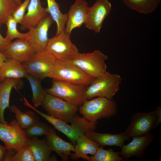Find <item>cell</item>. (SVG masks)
<instances>
[{
    "label": "cell",
    "mask_w": 161,
    "mask_h": 161,
    "mask_svg": "<svg viewBox=\"0 0 161 161\" xmlns=\"http://www.w3.org/2000/svg\"><path fill=\"white\" fill-rule=\"evenodd\" d=\"M161 122V108L148 112H137L131 117V122L124 132L129 137L143 135L150 133Z\"/></svg>",
    "instance_id": "cell-5"
},
{
    "label": "cell",
    "mask_w": 161,
    "mask_h": 161,
    "mask_svg": "<svg viewBox=\"0 0 161 161\" xmlns=\"http://www.w3.org/2000/svg\"><path fill=\"white\" fill-rule=\"evenodd\" d=\"M10 42L6 40L0 33V50L2 52L6 45Z\"/></svg>",
    "instance_id": "cell-34"
},
{
    "label": "cell",
    "mask_w": 161,
    "mask_h": 161,
    "mask_svg": "<svg viewBox=\"0 0 161 161\" xmlns=\"http://www.w3.org/2000/svg\"><path fill=\"white\" fill-rule=\"evenodd\" d=\"M30 0H25L14 11L12 16L17 24H21Z\"/></svg>",
    "instance_id": "cell-33"
},
{
    "label": "cell",
    "mask_w": 161,
    "mask_h": 161,
    "mask_svg": "<svg viewBox=\"0 0 161 161\" xmlns=\"http://www.w3.org/2000/svg\"><path fill=\"white\" fill-rule=\"evenodd\" d=\"M51 87L46 89L52 95L80 107L87 99L86 91L87 86L52 79Z\"/></svg>",
    "instance_id": "cell-4"
},
{
    "label": "cell",
    "mask_w": 161,
    "mask_h": 161,
    "mask_svg": "<svg viewBox=\"0 0 161 161\" xmlns=\"http://www.w3.org/2000/svg\"><path fill=\"white\" fill-rule=\"evenodd\" d=\"M27 106L44 118L55 129L64 134L75 145L81 134H85L88 131L94 130L96 128L97 123L89 121L77 115L73 118L70 123L71 125H69L63 121L41 112L30 103Z\"/></svg>",
    "instance_id": "cell-1"
},
{
    "label": "cell",
    "mask_w": 161,
    "mask_h": 161,
    "mask_svg": "<svg viewBox=\"0 0 161 161\" xmlns=\"http://www.w3.org/2000/svg\"><path fill=\"white\" fill-rule=\"evenodd\" d=\"M108 56L98 50L90 53L78 52L65 59L78 67L83 72L94 78L103 77L110 73L105 62Z\"/></svg>",
    "instance_id": "cell-2"
},
{
    "label": "cell",
    "mask_w": 161,
    "mask_h": 161,
    "mask_svg": "<svg viewBox=\"0 0 161 161\" xmlns=\"http://www.w3.org/2000/svg\"><path fill=\"white\" fill-rule=\"evenodd\" d=\"M7 26V31L4 38L8 42H10L15 38L28 41L29 36L27 33H22L19 32L17 28V23L12 15L8 18L5 22Z\"/></svg>",
    "instance_id": "cell-30"
},
{
    "label": "cell",
    "mask_w": 161,
    "mask_h": 161,
    "mask_svg": "<svg viewBox=\"0 0 161 161\" xmlns=\"http://www.w3.org/2000/svg\"><path fill=\"white\" fill-rule=\"evenodd\" d=\"M52 78L88 86L95 78L87 74L76 65L64 59L56 60Z\"/></svg>",
    "instance_id": "cell-6"
},
{
    "label": "cell",
    "mask_w": 161,
    "mask_h": 161,
    "mask_svg": "<svg viewBox=\"0 0 161 161\" xmlns=\"http://www.w3.org/2000/svg\"><path fill=\"white\" fill-rule=\"evenodd\" d=\"M0 140L7 150H16L27 146L29 139L24 130L13 119L6 124L0 123Z\"/></svg>",
    "instance_id": "cell-10"
},
{
    "label": "cell",
    "mask_w": 161,
    "mask_h": 161,
    "mask_svg": "<svg viewBox=\"0 0 161 161\" xmlns=\"http://www.w3.org/2000/svg\"><path fill=\"white\" fill-rule=\"evenodd\" d=\"M7 59L4 55L0 50V68Z\"/></svg>",
    "instance_id": "cell-36"
},
{
    "label": "cell",
    "mask_w": 161,
    "mask_h": 161,
    "mask_svg": "<svg viewBox=\"0 0 161 161\" xmlns=\"http://www.w3.org/2000/svg\"><path fill=\"white\" fill-rule=\"evenodd\" d=\"M49 126L40 120L24 130L27 136L29 139L37 137L44 135L46 136L49 132Z\"/></svg>",
    "instance_id": "cell-32"
},
{
    "label": "cell",
    "mask_w": 161,
    "mask_h": 161,
    "mask_svg": "<svg viewBox=\"0 0 161 161\" xmlns=\"http://www.w3.org/2000/svg\"><path fill=\"white\" fill-rule=\"evenodd\" d=\"M27 8V12L21 24L20 29L22 30H29L35 26L48 15L47 8L42 7L40 0H30Z\"/></svg>",
    "instance_id": "cell-17"
},
{
    "label": "cell",
    "mask_w": 161,
    "mask_h": 161,
    "mask_svg": "<svg viewBox=\"0 0 161 161\" xmlns=\"http://www.w3.org/2000/svg\"><path fill=\"white\" fill-rule=\"evenodd\" d=\"M7 149L5 146L0 144V161H3Z\"/></svg>",
    "instance_id": "cell-35"
},
{
    "label": "cell",
    "mask_w": 161,
    "mask_h": 161,
    "mask_svg": "<svg viewBox=\"0 0 161 161\" xmlns=\"http://www.w3.org/2000/svg\"><path fill=\"white\" fill-rule=\"evenodd\" d=\"M122 81L119 75L110 73L104 77L95 78L87 87L86 95L87 100L95 97L112 100L120 89Z\"/></svg>",
    "instance_id": "cell-7"
},
{
    "label": "cell",
    "mask_w": 161,
    "mask_h": 161,
    "mask_svg": "<svg viewBox=\"0 0 161 161\" xmlns=\"http://www.w3.org/2000/svg\"><path fill=\"white\" fill-rule=\"evenodd\" d=\"M46 51L58 60L64 59L77 53L78 50L65 31L62 32L49 39Z\"/></svg>",
    "instance_id": "cell-11"
},
{
    "label": "cell",
    "mask_w": 161,
    "mask_h": 161,
    "mask_svg": "<svg viewBox=\"0 0 161 161\" xmlns=\"http://www.w3.org/2000/svg\"><path fill=\"white\" fill-rule=\"evenodd\" d=\"M19 5L16 0H0V27Z\"/></svg>",
    "instance_id": "cell-31"
},
{
    "label": "cell",
    "mask_w": 161,
    "mask_h": 161,
    "mask_svg": "<svg viewBox=\"0 0 161 161\" xmlns=\"http://www.w3.org/2000/svg\"><path fill=\"white\" fill-rule=\"evenodd\" d=\"M48 115L70 123L77 115L78 107L61 98L47 93L41 105Z\"/></svg>",
    "instance_id": "cell-9"
},
{
    "label": "cell",
    "mask_w": 161,
    "mask_h": 161,
    "mask_svg": "<svg viewBox=\"0 0 161 161\" xmlns=\"http://www.w3.org/2000/svg\"><path fill=\"white\" fill-rule=\"evenodd\" d=\"M131 9L140 13L146 14L157 8L161 0H123Z\"/></svg>",
    "instance_id": "cell-27"
},
{
    "label": "cell",
    "mask_w": 161,
    "mask_h": 161,
    "mask_svg": "<svg viewBox=\"0 0 161 161\" xmlns=\"http://www.w3.org/2000/svg\"><path fill=\"white\" fill-rule=\"evenodd\" d=\"M56 60L52 55L45 50L35 52L22 63L28 73L41 81L46 78H52Z\"/></svg>",
    "instance_id": "cell-8"
},
{
    "label": "cell",
    "mask_w": 161,
    "mask_h": 161,
    "mask_svg": "<svg viewBox=\"0 0 161 161\" xmlns=\"http://www.w3.org/2000/svg\"><path fill=\"white\" fill-rule=\"evenodd\" d=\"M85 134L102 147L116 146L121 148L124 145L125 141L130 138L124 132L117 134H112L99 133L91 130Z\"/></svg>",
    "instance_id": "cell-22"
},
{
    "label": "cell",
    "mask_w": 161,
    "mask_h": 161,
    "mask_svg": "<svg viewBox=\"0 0 161 161\" xmlns=\"http://www.w3.org/2000/svg\"><path fill=\"white\" fill-rule=\"evenodd\" d=\"M45 136L47 143L52 150L60 156L62 160H69L71 152L75 151V146L58 136L51 126H49V132Z\"/></svg>",
    "instance_id": "cell-18"
},
{
    "label": "cell",
    "mask_w": 161,
    "mask_h": 161,
    "mask_svg": "<svg viewBox=\"0 0 161 161\" xmlns=\"http://www.w3.org/2000/svg\"><path fill=\"white\" fill-rule=\"evenodd\" d=\"M54 21L50 15H47L35 26L29 30L27 41L35 52L46 50L49 39L48 32Z\"/></svg>",
    "instance_id": "cell-13"
},
{
    "label": "cell",
    "mask_w": 161,
    "mask_h": 161,
    "mask_svg": "<svg viewBox=\"0 0 161 161\" xmlns=\"http://www.w3.org/2000/svg\"><path fill=\"white\" fill-rule=\"evenodd\" d=\"M80 113L85 119L94 123L103 119H109L117 113L116 102L104 97L87 100L79 107Z\"/></svg>",
    "instance_id": "cell-3"
},
{
    "label": "cell",
    "mask_w": 161,
    "mask_h": 161,
    "mask_svg": "<svg viewBox=\"0 0 161 161\" xmlns=\"http://www.w3.org/2000/svg\"><path fill=\"white\" fill-rule=\"evenodd\" d=\"M21 79L7 78L0 81V123L6 124L4 113L7 108L9 109V99L13 88L19 89L23 86Z\"/></svg>",
    "instance_id": "cell-19"
},
{
    "label": "cell",
    "mask_w": 161,
    "mask_h": 161,
    "mask_svg": "<svg viewBox=\"0 0 161 161\" xmlns=\"http://www.w3.org/2000/svg\"><path fill=\"white\" fill-rule=\"evenodd\" d=\"M47 11L57 25L56 34L65 31V26L67 20V13H62L60 10L58 4L55 0H47Z\"/></svg>",
    "instance_id": "cell-24"
},
{
    "label": "cell",
    "mask_w": 161,
    "mask_h": 161,
    "mask_svg": "<svg viewBox=\"0 0 161 161\" xmlns=\"http://www.w3.org/2000/svg\"><path fill=\"white\" fill-rule=\"evenodd\" d=\"M26 78L31 86L33 106L36 108L41 106L47 93L46 89L42 86L41 81L38 78L28 73L27 75Z\"/></svg>",
    "instance_id": "cell-26"
},
{
    "label": "cell",
    "mask_w": 161,
    "mask_h": 161,
    "mask_svg": "<svg viewBox=\"0 0 161 161\" xmlns=\"http://www.w3.org/2000/svg\"><path fill=\"white\" fill-rule=\"evenodd\" d=\"M132 138L130 142L121 148L120 155L126 160L133 156L139 158L143 157L144 151L154 139L153 134L150 133Z\"/></svg>",
    "instance_id": "cell-14"
},
{
    "label": "cell",
    "mask_w": 161,
    "mask_h": 161,
    "mask_svg": "<svg viewBox=\"0 0 161 161\" xmlns=\"http://www.w3.org/2000/svg\"><path fill=\"white\" fill-rule=\"evenodd\" d=\"M9 109L10 111L15 114L16 120L24 130L29 128L40 121L38 116L32 111L23 112L14 104L12 105Z\"/></svg>",
    "instance_id": "cell-25"
},
{
    "label": "cell",
    "mask_w": 161,
    "mask_h": 161,
    "mask_svg": "<svg viewBox=\"0 0 161 161\" xmlns=\"http://www.w3.org/2000/svg\"><path fill=\"white\" fill-rule=\"evenodd\" d=\"M2 52L7 59H13L22 63L35 52L27 41L18 39L8 43Z\"/></svg>",
    "instance_id": "cell-16"
},
{
    "label": "cell",
    "mask_w": 161,
    "mask_h": 161,
    "mask_svg": "<svg viewBox=\"0 0 161 161\" xmlns=\"http://www.w3.org/2000/svg\"><path fill=\"white\" fill-rule=\"evenodd\" d=\"M120 155L111 148L106 150L100 146L94 155L89 156V161H121L123 158Z\"/></svg>",
    "instance_id": "cell-29"
},
{
    "label": "cell",
    "mask_w": 161,
    "mask_h": 161,
    "mask_svg": "<svg viewBox=\"0 0 161 161\" xmlns=\"http://www.w3.org/2000/svg\"><path fill=\"white\" fill-rule=\"evenodd\" d=\"M111 9V4L108 0H97L92 6L89 7L84 23L86 27L96 33H100Z\"/></svg>",
    "instance_id": "cell-12"
},
{
    "label": "cell",
    "mask_w": 161,
    "mask_h": 161,
    "mask_svg": "<svg viewBox=\"0 0 161 161\" xmlns=\"http://www.w3.org/2000/svg\"><path fill=\"white\" fill-rule=\"evenodd\" d=\"M74 146L75 151L71 153L70 159L76 160L82 158L89 161V156L88 155H94L100 146L85 134H82L78 138Z\"/></svg>",
    "instance_id": "cell-20"
},
{
    "label": "cell",
    "mask_w": 161,
    "mask_h": 161,
    "mask_svg": "<svg viewBox=\"0 0 161 161\" xmlns=\"http://www.w3.org/2000/svg\"><path fill=\"white\" fill-rule=\"evenodd\" d=\"M3 161H35L27 145L15 150H7Z\"/></svg>",
    "instance_id": "cell-28"
},
{
    "label": "cell",
    "mask_w": 161,
    "mask_h": 161,
    "mask_svg": "<svg viewBox=\"0 0 161 161\" xmlns=\"http://www.w3.org/2000/svg\"><path fill=\"white\" fill-rule=\"evenodd\" d=\"M27 73L22 63L8 58L0 68V81L7 78L21 79L26 78Z\"/></svg>",
    "instance_id": "cell-23"
},
{
    "label": "cell",
    "mask_w": 161,
    "mask_h": 161,
    "mask_svg": "<svg viewBox=\"0 0 161 161\" xmlns=\"http://www.w3.org/2000/svg\"><path fill=\"white\" fill-rule=\"evenodd\" d=\"M27 145L30 150L35 161H58L55 156H51L53 151L48 145L45 138H29Z\"/></svg>",
    "instance_id": "cell-21"
},
{
    "label": "cell",
    "mask_w": 161,
    "mask_h": 161,
    "mask_svg": "<svg viewBox=\"0 0 161 161\" xmlns=\"http://www.w3.org/2000/svg\"><path fill=\"white\" fill-rule=\"evenodd\" d=\"M89 7L85 0H76L67 13L65 32L69 35L73 29L80 27L84 24Z\"/></svg>",
    "instance_id": "cell-15"
},
{
    "label": "cell",
    "mask_w": 161,
    "mask_h": 161,
    "mask_svg": "<svg viewBox=\"0 0 161 161\" xmlns=\"http://www.w3.org/2000/svg\"><path fill=\"white\" fill-rule=\"evenodd\" d=\"M16 2L20 5L22 3L21 0H16Z\"/></svg>",
    "instance_id": "cell-37"
}]
</instances>
